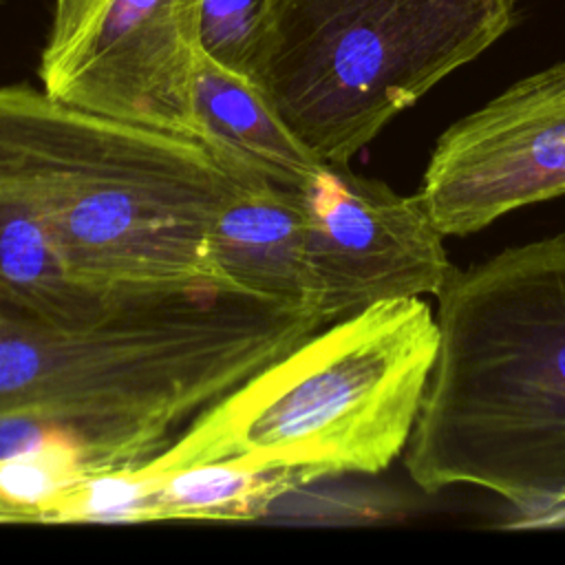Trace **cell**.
Segmentation results:
<instances>
[{"mask_svg":"<svg viewBox=\"0 0 565 565\" xmlns=\"http://www.w3.org/2000/svg\"><path fill=\"white\" fill-rule=\"evenodd\" d=\"M322 329L238 296L148 302L55 324L0 309V415L40 446L73 448L90 475L139 468L181 424Z\"/></svg>","mask_w":565,"mask_h":565,"instance_id":"cell-1","label":"cell"},{"mask_svg":"<svg viewBox=\"0 0 565 565\" xmlns=\"http://www.w3.org/2000/svg\"><path fill=\"white\" fill-rule=\"evenodd\" d=\"M247 181L199 139L0 86V188L40 218L73 276L115 305L227 296L210 232Z\"/></svg>","mask_w":565,"mask_h":565,"instance_id":"cell-2","label":"cell"},{"mask_svg":"<svg viewBox=\"0 0 565 565\" xmlns=\"http://www.w3.org/2000/svg\"><path fill=\"white\" fill-rule=\"evenodd\" d=\"M404 466L536 516L565 492V232L450 276ZM527 519V521H530Z\"/></svg>","mask_w":565,"mask_h":565,"instance_id":"cell-3","label":"cell"},{"mask_svg":"<svg viewBox=\"0 0 565 565\" xmlns=\"http://www.w3.org/2000/svg\"><path fill=\"white\" fill-rule=\"evenodd\" d=\"M437 344V318L422 298L371 305L271 360L139 468L247 459L307 483L377 475L408 444Z\"/></svg>","mask_w":565,"mask_h":565,"instance_id":"cell-4","label":"cell"},{"mask_svg":"<svg viewBox=\"0 0 565 565\" xmlns=\"http://www.w3.org/2000/svg\"><path fill=\"white\" fill-rule=\"evenodd\" d=\"M516 20V0H271L252 82L320 161L349 163Z\"/></svg>","mask_w":565,"mask_h":565,"instance_id":"cell-5","label":"cell"},{"mask_svg":"<svg viewBox=\"0 0 565 565\" xmlns=\"http://www.w3.org/2000/svg\"><path fill=\"white\" fill-rule=\"evenodd\" d=\"M196 0H55L42 90L66 106L196 139Z\"/></svg>","mask_w":565,"mask_h":565,"instance_id":"cell-6","label":"cell"},{"mask_svg":"<svg viewBox=\"0 0 565 565\" xmlns=\"http://www.w3.org/2000/svg\"><path fill=\"white\" fill-rule=\"evenodd\" d=\"M300 201L322 324L384 300L439 296L455 274L417 194H397L349 163H322Z\"/></svg>","mask_w":565,"mask_h":565,"instance_id":"cell-7","label":"cell"},{"mask_svg":"<svg viewBox=\"0 0 565 565\" xmlns=\"http://www.w3.org/2000/svg\"><path fill=\"white\" fill-rule=\"evenodd\" d=\"M565 194V60L532 73L435 143L419 203L444 236Z\"/></svg>","mask_w":565,"mask_h":565,"instance_id":"cell-8","label":"cell"},{"mask_svg":"<svg viewBox=\"0 0 565 565\" xmlns=\"http://www.w3.org/2000/svg\"><path fill=\"white\" fill-rule=\"evenodd\" d=\"M210 254L227 296L313 316L300 190L252 179L218 210ZM324 327V324H322Z\"/></svg>","mask_w":565,"mask_h":565,"instance_id":"cell-9","label":"cell"},{"mask_svg":"<svg viewBox=\"0 0 565 565\" xmlns=\"http://www.w3.org/2000/svg\"><path fill=\"white\" fill-rule=\"evenodd\" d=\"M196 139L245 177L302 190L320 161L247 77L196 55L192 75Z\"/></svg>","mask_w":565,"mask_h":565,"instance_id":"cell-10","label":"cell"},{"mask_svg":"<svg viewBox=\"0 0 565 565\" xmlns=\"http://www.w3.org/2000/svg\"><path fill=\"white\" fill-rule=\"evenodd\" d=\"M137 305H115L82 285L40 218L0 188V309L77 324Z\"/></svg>","mask_w":565,"mask_h":565,"instance_id":"cell-11","label":"cell"},{"mask_svg":"<svg viewBox=\"0 0 565 565\" xmlns=\"http://www.w3.org/2000/svg\"><path fill=\"white\" fill-rule=\"evenodd\" d=\"M146 477L150 481V521L254 519L282 494L307 486L294 470L247 459L203 461L172 472H146Z\"/></svg>","mask_w":565,"mask_h":565,"instance_id":"cell-12","label":"cell"},{"mask_svg":"<svg viewBox=\"0 0 565 565\" xmlns=\"http://www.w3.org/2000/svg\"><path fill=\"white\" fill-rule=\"evenodd\" d=\"M86 477L93 475L73 448L51 444L0 459V501L20 523H40L44 510Z\"/></svg>","mask_w":565,"mask_h":565,"instance_id":"cell-13","label":"cell"},{"mask_svg":"<svg viewBox=\"0 0 565 565\" xmlns=\"http://www.w3.org/2000/svg\"><path fill=\"white\" fill-rule=\"evenodd\" d=\"M271 0H196V46L252 82Z\"/></svg>","mask_w":565,"mask_h":565,"instance_id":"cell-14","label":"cell"},{"mask_svg":"<svg viewBox=\"0 0 565 565\" xmlns=\"http://www.w3.org/2000/svg\"><path fill=\"white\" fill-rule=\"evenodd\" d=\"M532 525H561L565 523V492L545 510H541L536 516L530 519Z\"/></svg>","mask_w":565,"mask_h":565,"instance_id":"cell-15","label":"cell"}]
</instances>
